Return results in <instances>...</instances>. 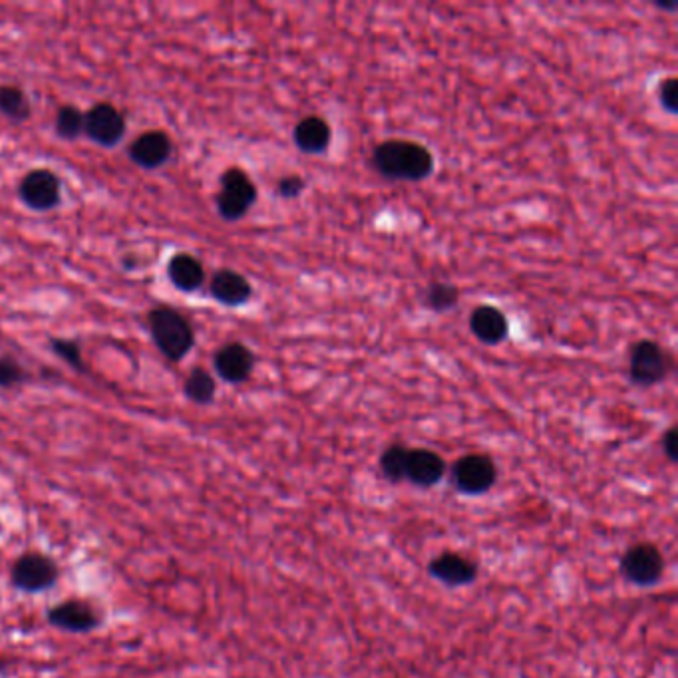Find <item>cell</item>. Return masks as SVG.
I'll list each match as a JSON object with an SVG mask.
<instances>
[{
	"mask_svg": "<svg viewBox=\"0 0 678 678\" xmlns=\"http://www.w3.org/2000/svg\"><path fill=\"white\" fill-rule=\"evenodd\" d=\"M372 166L386 179L422 181L434 171V156L418 142L386 140L374 148Z\"/></svg>",
	"mask_w": 678,
	"mask_h": 678,
	"instance_id": "1",
	"label": "cell"
},
{
	"mask_svg": "<svg viewBox=\"0 0 678 678\" xmlns=\"http://www.w3.org/2000/svg\"><path fill=\"white\" fill-rule=\"evenodd\" d=\"M148 327L156 346L170 360H183L195 344L193 327L171 307H156L148 315Z\"/></svg>",
	"mask_w": 678,
	"mask_h": 678,
	"instance_id": "2",
	"label": "cell"
},
{
	"mask_svg": "<svg viewBox=\"0 0 678 678\" xmlns=\"http://www.w3.org/2000/svg\"><path fill=\"white\" fill-rule=\"evenodd\" d=\"M450 472V486L460 496H484L498 482V466L488 454H466L458 458Z\"/></svg>",
	"mask_w": 678,
	"mask_h": 678,
	"instance_id": "3",
	"label": "cell"
},
{
	"mask_svg": "<svg viewBox=\"0 0 678 678\" xmlns=\"http://www.w3.org/2000/svg\"><path fill=\"white\" fill-rule=\"evenodd\" d=\"M621 575L627 583L641 587V589H649V587H657L663 577H665V569H667V561L663 551L649 541H641L631 545L619 563Z\"/></svg>",
	"mask_w": 678,
	"mask_h": 678,
	"instance_id": "4",
	"label": "cell"
},
{
	"mask_svg": "<svg viewBox=\"0 0 678 678\" xmlns=\"http://www.w3.org/2000/svg\"><path fill=\"white\" fill-rule=\"evenodd\" d=\"M673 370V358L669 352L653 342L641 340L631 348L629 354V378L635 386L651 388L667 380Z\"/></svg>",
	"mask_w": 678,
	"mask_h": 678,
	"instance_id": "5",
	"label": "cell"
},
{
	"mask_svg": "<svg viewBox=\"0 0 678 678\" xmlns=\"http://www.w3.org/2000/svg\"><path fill=\"white\" fill-rule=\"evenodd\" d=\"M255 201H257V187L245 171L231 168L221 175L217 211L225 221L243 219Z\"/></svg>",
	"mask_w": 678,
	"mask_h": 678,
	"instance_id": "6",
	"label": "cell"
},
{
	"mask_svg": "<svg viewBox=\"0 0 678 678\" xmlns=\"http://www.w3.org/2000/svg\"><path fill=\"white\" fill-rule=\"evenodd\" d=\"M58 577H60V571H58L56 561L42 553H26L18 557L10 573L14 589L28 593V595L44 593L52 589Z\"/></svg>",
	"mask_w": 678,
	"mask_h": 678,
	"instance_id": "7",
	"label": "cell"
},
{
	"mask_svg": "<svg viewBox=\"0 0 678 678\" xmlns=\"http://www.w3.org/2000/svg\"><path fill=\"white\" fill-rule=\"evenodd\" d=\"M18 197L34 211H50L62 201V183L54 171H28L18 185Z\"/></svg>",
	"mask_w": 678,
	"mask_h": 678,
	"instance_id": "8",
	"label": "cell"
},
{
	"mask_svg": "<svg viewBox=\"0 0 678 678\" xmlns=\"http://www.w3.org/2000/svg\"><path fill=\"white\" fill-rule=\"evenodd\" d=\"M84 134L98 146L112 148L126 136V118L108 102L96 104L84 114Z\"/></svg>",
	"mask_w": 678,
	"mask_h": 678,
	"instance_id": "9",
	"label": "cell"
},
{
	"mask_svg": "<svg viewBox=\"0 0 678 678\" xmlns=\"http://www.w3.org/2000/svg\"><path fill=\"white\" fill-rule=\"evenodd\" d=\"M426 571L428 575L450 587V589H458V587H468L472 583H476L478 575H480V567L476 561L460 555V553H454V551H446V553H440L436 555L434 559L428 561L426 565Z\"/></svg>",
	"mask_w": 678,
	"mask_h": 678,
	"instance_id": "10",
	"label": "cell"
},
{
	"mask_svg": "<svg viewBox=\"0 0 678 678\" xmlns=\"http://www.w3.org/2000/svg\"><path fill=\"white\" fill-rule=\"evenodd\" d=\"M448 472L446 460L428 448H410L406 458V480L416 488L430 490L438 486Z\"/></svg>",
	"mask_w": 678,
	"mask_h": 678,
	"instance_id": "11",
	"label": "cell"
},
{
	"mask_svg": "<svg viewBox=\"0 0 678 678\" xmlns=\"http://www.w3.org/2000/svg\"><path fill=\"white\" fill-rule=\"evenodd\" d=\"M46 619H48V623L52 627H56L60 631L80 633V635L82 633H92L100 625V619H98L96 611L88 603L78 601V599L60 603V605L48 609Z\"/></svg>",
	"mask_w": 678,
	"mask_h": 678,
	"instance_id": "12",
	"label": "cell"
},
{
	"mask_svg": "<svg viewBox=\"0 0 678 678\" xmlns=\"http://www.w3.org/2000/svg\"><path fill=\"white\" fill-rule=\"evenodd\" d=\"M213 366L225 382L241 384L255 368V354L241 342H229L217 350Z\"/></svg>",
	"mask_w": 678,
	"mask_h": 678,
	"instance_id": "13",
	"label": "cell"
},
{
	"mask_svg": "<svg viewBox=\"0 0 678 678\" xmlns=\"http://www.w3.org/2000/svg\"><path fill=\"white\" fill-rule=\"evenodd\" d=\"M171 146L170 136L160 130L146 132L134 140V144L128 150L130 160L146 170L162 168L170 160Z\"/></svg>",
	"mask_w": 678,
	"mask_h": 678,
	"instance_id": "14",
	"label": "cell"
},
{
	"mask_svg": "<svg viewBox=\"0 0 678 678\" xmlns=\"http://www.w3.org/2000/svg\"><path fill=\"white\" fill-rule=\"evenodd\" d=\"M209 293L225 307H241L253 297V287L241 273L233 269H221L211 277Z\"/></svg>",
	"mask_w": 678,
	"mask_h": 678,
	"instance_id": "15",
	"label": "cell"
},
{
	"mask_svg": "<svg viewBox=\"0 0 678 678\" xmlns=\"http://www.w3.org/2000/svg\"><path fill=\"white\" fill-rule=\"evenodd\" d=\"M331 140H333V130L319 116H309L301 120L293 130V142L303 154H311V156L325 154L331 146Z\"/></svg>",
	"mask_w": 678,
	"mask_h": 678,
	"instance_id": "16",
	"label": "cell"
},
{
	"mask_svg": "<svg viewBox=\"0 0 678 678\" xmlns=\"http://www.w3.org/2000/svg\"><path fill=\"white\" fill-rule=\"evenodd\" d=\"M470 329L476 339L494 346L509 337L508 317L492 305H482L470 315Z\"/></svg>",
	"mask_w": 678,
	"mask_h": 678,
	"instance_id": "17",
	"label": "cell"
},
{
	"mask_svg": "<svg viewBox=\"0 0 678 678\" xmlns=\"http://www.w3.org/2000/svg\"><path fill=\"white\" fill-rule=\"evenodd\" d=\"M168 277L175 289L183 293H193L205 283V269L199 259L189 253H177L171 257L168 265Z\"/></svg>",
	"mask_w": 678,
	"mask_h": 678,
	"instance_id": "18",
	"label": "cell"
},
{
	"mask_svg": "<svg viewBox=\"0 0 678 678\" xmlns=\"http://www.w3.org/2000/svg\"><path fill=\"white\" fill-rule=\"evenodd\" d=\"M408 450L404 444H392L388 446L382 456H380V474L382 478L392 484L398 486L406 480V458H408Z\"/></svg>",
	"mask_w": 678,
	"mask_h": 678,
	"instance_id": "19",
	"label": "cell"
},
{
	"mask_svg": "<svg viewBox=\"0 0 678 678\" xmlns=\"http://www.w3.org/2000/svg\"><path fill=\"white\" fill-rule=\"evenodd\" d=\"M185 396L195 402V404H211L213 398H215V392H217V384H215V378L203 370V368H195L189 372L187 380H185Z\"/></svg>",
	"mask_w": 678,
	"mask_h": 678,
	"instance_id": "20",
	"label": "cell"
},
{
	"mask_svg": "<svg viewBox=\"0 0 678 678\" xmlns=\"http://www.w3.org/2000/svg\"><path fill=\"white\" fill-rule=\"evenodd\" d=\"M0 114L14 122L30 118V102L26 94L16 86H0Z\"/></svg>",
	"mask_w": 678,
	"mask_h": 678,
	"instance_id": "21",
	"label": "cell"
},
{
	"mask_svg": "<svg viewBox=\"0 0 678 678\" xmlns=\"http://www.w3.org/2000/svg\"><path fill=\"white\" fill-rule=\"evenodd\" d=\"M460 291L450 283H434L426 293V307L434 313H448L458 307Z\"/></svg>",
	"mask_w": 678,
	"mask_h": 678,
	"instance_id": "22",
	"label": "cell"
},
{
	"mask_svg": "<svg viewBox=\"0 0 678 678\" xmlns=\"http://www.w3.org/2000/svg\"><path fill=\"white\" fill-rule=\"evenodd\" d=\"M56 132L64 140H76L84 134V114L76 106H64L56 116Z\"/></svg>",
	"mask_w": 678,
	"mask_h": 678,
	"instance_id": "23",
	"label": "cell"
},
{
	"mask_svg": "<svg viewBox=\"0 0 678 678\" xmlns=\"http://www.w3.org/2000/svg\"><path fill=\"white\" fill-rule=\"evenodd\" d=\"M50 346H52V352H54L58 358H62V360L68 362L70 366L82 370V366H84V360H82V348H80V344H78L76 340L52 339Z\"/></svg>",
	"mask_w": 678,
	"mask_h": 678,
	"instance_id": "24",
	"label": "cell"
},
{
	"mask_svg": "<svg viewBox=\"0 0 678 678\" xmlns=\"http://www.w3.org/2000/svg\"><path fill=\"white\" fill-rule=\"evenodd\" d=\"M26 380L24 368L10 356H0V388H14Z\"/></svg>",
	"mask_w": 678,
	"mask_h": 678,
	"instance_id": "25",
	"label": "cell"
},
{
	"mask_svg": "<svg viewBox=\"0 0 678 678\" xmlns=\"http://www.w3.org/2000/svg\"><path fill=\"white\" fill-rule=\"evenodd\" d=\"M305 187H307V181L299 173H291V175H285L283 179L277 181L275 193L283 199H295L305 191Z\"/></svg>",
	"mask_w": 678,
	"mask_h": 678,
	"instance_id": "26",
	"label": "cell"
},
{
	"mask_svg": "<svg viewBox=\"0 0 678 678\" xmlns=\"http://www.w3.org/2000/svg\"><path fill=\"white\" fill-rule=\"evenodd\" d=\"M659 102L669 114L678 112V80L675 76H669L659 86Z\"/></svg>",
	"mask_w": 678,
	"mask_h": 678,
	"instance_id": "27",
	"label": "cell"
},
{
	"mask_svg": "<svg viewBox=\"0 0 678 678\" xmlns=\"http://www.w3.org/2000/svg\"><path fill=\"white\" fill-rule=\"evenodd\" d=\"M663 454L667 456V460L671 462V464H677L678 462V452H677V428L673 426V428H669L667 432H665V436H663Z\"/></svg>",
	"mask_w": 678,
	"mask_h": 678,
	"instance_id": "28",
	"label": "cell"
},
{
	"mask_svg": "<svg viewBox=\"0 0 678 678\" xmlns=\"http://www.w3.org/2000/svg\"><path fill=\"white\" fill-rule=\"evenodd\" d=\"M657 6H659V8H665V10H673V12L678 8L677 2H671V4H667V2H657Z\"/></svg>",
	"mask_w": 678,
	"mask_h": 678,
	"instance_id": "29",
	"label": "cell"
},
{
	"mask_svg": "<svg viewBox=\"0 0 678 678\" xmlns=\"http://www.w3.org/2000/svg\"><path fill=\"white\" fill-rule=\"evenodd\" d=\"M6 671V661L0 657V675Z\"/></svg>",
	"mask_w": 678,
	"mask_h": 678,
	"instance_id": "30",
	"label": "cell"
}]
</instances>
